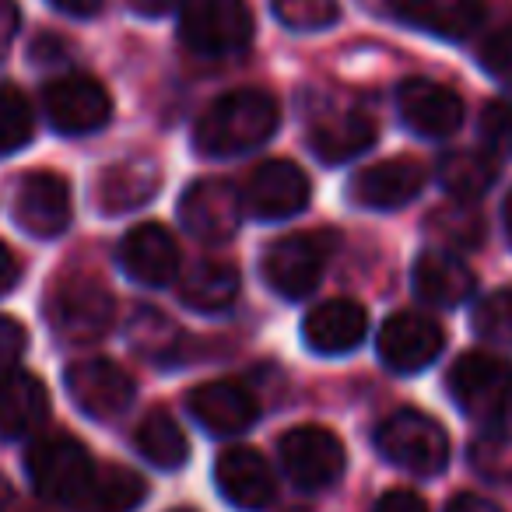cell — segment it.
I'll list each match as a JSON object with an SVG mask.
<instances>
[{
  "label": "cell",
  "mask_w": 512,
  "mask_h": 512,
  "mask_svg": "<svg viewBox=\"0 0 512 512\" xmlns=\"http://www.w3.org/2000/svg\"><path fill=\"white\" fill-rule=\"evenodd\" d=\"M278 123L281 109L274 95L260 92V88H239L204 109L197 130H193V144L211 158L246 155L271 141Z\"/></svg>",
  "instance_id": "obj_1"
},
{
  "label": "cell",
  "mask_w": 512,
  "mask_h": 512,
  "mask_svg": "<svg viewBox=\"0 0 512 512\" xmlns=\"http://www.w3.org/2000/svg\"><path fill=\"white\" fill-rule=\"evenodd\" d=\"M376 449L383 460H390L393 467L407 470L414 477H435L449 463L446 428L428 414L411 411V407L390 414L376 428Z\"/></svg>",
  "instance_id": "obj_2"
},
{
  "label": "cell",
  "mask_w": 512,
  "mask_h": 512,
  "mask_svg": "<svg viewBox=\"0 0 512 512\" xmlns=\"http://www.w3.org/2000/svg\"><path fill=\"white\" fill-rule=\"evenodd\" d=\"M449 393L481 425L512 421V365L484 351H467L449 372Z\"/></svg>",
  "instance_id": "obj_3"
},
{
  "label": "cell",
  "mask_w": 512,
  "mask_h": 512,
  "mask_svg": "<svg viewBox=\"0 0 512 512\" xmlns=\"http://www.w3.org/2000/svg\"><path fill=\"white\" fill-rule=\"evenodd\" d=\"M337 249L334 232H292L278 239L264 256V281L281 299H306L316 292L330 256Z\"/></svg>",
  "instance_id": "obj_4"
},
{
  "label": "cell",
  "mask_w": 512,
  "mask_h": 512,
  "mask_svg": "<svg viewBox=\"0 0 512 512\" xmlns=\"http://www.w3.org/2000/svg\"><path fill=\"white\" fill-rule=\"evenodd\" d=\"M25 467H29L32 488H36L46 502L74 509L78 498L85 495V488L92 484L99 463L92 460V453H88L74 435H46V439H39L36 446L29 449Z\"/></svg>",
  "instance_id": "obj_5"
},
{
  "label": "cell",
  "mask_w": 512,
  "mask_h": 512,
  "mask_svg": "<svg viewBox=\"0 0 512 512\" xmlns=\"http://www.w3.org/2000/svg\"><path fill=\"white\" fill-rule=\"evenodd\" d=\"M179 36L200 57H228L253 39V15L246 0H183Z\"/></svg>",
  "instance_id": "obj_6"
},
{
  "label": "cell",
  "mask_w": 512,
  "mask_h": 512,
  "mask_svg": "<svg viewBox=\"0 0 512 512\" xmlns=\"http://www.w3.org/2000/svg\"><path fill=\"white\" fill-rule=\"evenodd\" d=\"M50 327L67 344H92L109 334L116 320V299L95 278H67L50 295Z\"/></svg>",
  "instance_id": "obj_7"
},
{
  "label": "cell",
  "mask_w": 512,
  "mask_h": 512,
  "mask_svg": "<svg viewBox=\"0 0 512 512\" xmlns=\"http://www.w3.org/2000/svg\"><path fill=\"white\" fill-rule=\"evenodd\" d=\"M43 109L53 130L67 137L95 134L113 120V99H109L106 85L88 74H64V78L50 81L43 92Z\"/></svg>",
  "instance_id": "obj_8"
},
{
  "label": "cell",
  "mask_w": 512,
  "mask_h": 512,
  "mask_svg": "<svg viewBox=\"0 0 512 512\" xmlns=\"http://www.w3.org/2000/svg\"><path fill=\"white\" fill-rule=\"evenodd\" d=\"M278 453L292 484H299L306 491L330 488L344 474V463H348L341 439L320 425H299L292 432H285Z\"/></svg>",
  "instance_id": "obj_9"
},
{
  "label": "cell",
  "mask_w": 512,
  "mask_h": 512,
  "mask_svg": "<svg viewBox=\"0 0 512 512\" xmlns=\"http://www.w3.org/2000/svg\"><path fill=\"white\" fill-rule=\"evenodd\" d=\"M309 197H313V186L306 172L288 158H271L249 172L242 204L260 221H285L306 211Z\"/></svg>",
  "instance_id": "obj_10"
},
{
  "label": "cell",
  "mask_w": 512,
  "mask_h": 512,
  "mask_svg": "<svg viewBox=\"0 0 512 512\" xmlns=\"http://www.w3.org/2000/svg\"><path fill=\"white\" fill-rule=\"evenodd\" d=\"M67 397L74 400L78 411H85L95 421H113L134 404V379L109 358H85L74 362L64 372Z\"/></svg>",
  "instance_id": "obj_11"
},
{
  "label": "cell",
  "mask_w": 512,
  "mask_h": 512,
  "mask_svg": "<svg viewBox=\"0 0 512 512\" xmlns=\"http://www.w3.org/2000/svg\"><path fill=\"white\" fill-rule=\"evenodd\" d=\"M376 348L386 369L400 372V376H411V372L428 369L442 355L446 337H442V327L435 320L407 309V313H397L383 323V330L376 337Z\"/></svg>",
  "instance_id": "obj_12"
},
{
  "label": "cell",
  "mask_w": 512,
  "mask_h": 512,
  "mask_svg": "<svg viewBox=\"0 0 512 512\" xmlns=\"http://www.w3.org/2000/svg\"><path fill=\"white\" fill-rule=\"evenodd\" d=\"M242 193L225 179H200V183L186 186L183 200H179V221L190 235L207 242H225L239 232L242 225Z\"/></svg>",
  "instance_id": "obj_13"
},
{
  "label": "cell",
  "mask_w": 512,
  "mask_h": 512,
  "mask_svg": "<svg viewBox=\"0 0 512 512\" xmlns=\"http://www.w3.org/2000/svg\"><path fill=\"white\" fill-rule=\"evenodd\" d=\"M11 214L36 239H57L71 225V186L57 172H29L18 179Z\"/></svg>",
  "instance_id": "obj_14"
},
{
  "label": "cell",
  "mask_w": 512,
  "mask_h": 512,
  "mask_svg": "<svg viewBox=\"0 0 512 512\" xmlns=\"http://www.w3.org/2000/svg\"><path fill=\"white\" fill-rule=\"evenodd\" d=\"M428 172L418 158H386V162L365 165L351 176L348 197L358 207H372V211H397V207L411 204L425 186Z\"/></svg>",
  "instance_id": "obj_15"
},
{
  "label": "cell",
  "mask_w": 512,
  "mask_h": 512,
  "mask_svg": "<svg viewBox=\"0 0 512 512\" xmlns=\"http://www.w3.org/2000/svg\"><path fill=\"white\" fill-rule=\"evenodd\" d=\"M214 484L221 498L239 512H260L274 502V470L249 446H232L214 463Z\"/></svg>",
  "instance_id": "obj_16"
},
{
  "label": "cell",
  "mask_w": 512,
  "mask_h": 512,
  "mask_svg": "<svg viewBox=\"0 0 512 512\" xmlns=\"http://www.w3.org/2000/svg\"><path fill=\"white\" fill-rule=\"evenodd\" d=\"M400 120L421 137H453L463 123V102L439 81L411 78L397 88Z\"/></svg>",
  "instance_id": "obj_17"
},
{
  "label": "cell",
  "mask_w": 512,
  "mask_h": 512,
  "mask_svg": "<svg viewBox=\"0 0 512 512\" xmlns=\"http://www.w3.org/2000/svg\"><path fill=\"white\" fill-rule=\"evenodd\" d=\"M120 267L130 281L137 285L162 288L179 274V246L172 239L169 228L144 221V225L130 228L120 242Z\"/></svg>",
  "instance_id": "obj_18"
},
{
  "label": "cell",
  "mask_w": 512,
  "mask_h": 512,
  "mask_svg": "<svg viewBox=\"0 0 512 512\" xmlns=\"http://www.w3.org/2000/svg\"><path fill=\"white\" fill-rule=\"evenodd\" d=\"M190 414L211 435H239L260 418L256 397L235 379H211L190 390Z\"/></svg>",
  "instance_id": "obj_19"
},
{
  "label": "cell",
  "mask_w": 512,
  "mask_h": 512,
  "mask_svg": "<svg viewBox=\"0 0 512 512\" xmlns=\"http://www.w3.org/2000/svg\"><path fill=\"white\" fill-rule=\"evenodd\" d=\"M376 144V123L365 109L337 106L327 109L320 120L309 127V148L327 165H341L365 155Z\"/></svg>",
  "instance_id": "obj_20"
},
{
  "label": "cell",
  "mask_w": 512,
  "mask_h": 512,
  "mask_svg": "<svg viewBox=\"0 0 512 512\" xmlns=\"http://www.w3.org/2000/svg\"><path fill=\"white\" fill-rule=\"evenodd\" d=\"M162 190V169L151 158H120L99 172L95 183V204L102 214H127L155 200Z\"/></svg>",
  "instance_id": "obj_21"
},
{
  "label": "cell",
  "mask_w": 512,
  "mask_h": 512,
  "mask_svg": "<svg viewBox=\"0 0 512 512\" xmlns=\"http://www.w3.org/2000/svg\"><path fill=\"white\" fill-rule=\"evenodd\" d=\"M414 295L435 309H456L474 295V271L449 249H425L411 271Z\"/></svg>",
  "instance_id": "obj_22"
},
{
  "label": "cell",
  "mask_w": 512,
  "mask_h": 512,
  "mask_svg": "<svg viewBox=\"0 0 512 512\" xmlns=\"http://www.w3.org/2000/svg\"><path fill=\"white\" fill-rule=\"evenodd\" d=\"M369 334V316L355 299H330L302 320V337L316 355H348Z\"/></svg>",
  "instance_id": "obj_23"
},
{
  "label": "cell",
  "mask_w": 512,
  "mask_h": 512,
  "mask_svg": "<svg viewBox=\"0 0 512 512\" xmlns=\"http://www.w3.org/2000/svg\"><path fill=\"white\" fill-rule=\"evenodd\" d=\"M50 414V393L43 379L32 372H0V435L4 439H22L36 432Z\"/></svg>",
  "instance_id": "obj_24"
},
{
  "label": "cell",
  "mask_w": 512,
  "mask_h": 512,
  "mask_svg": "<svg viewBox=\"0 0 512 512\" xmlns=\"http://www.w3.org/2000/svg\"><path fill=\"white\" fill-rule=\"evenodd\" d=\"M393 11L439 39H467L481 25V0H393Z\"/></svg>",
  "instance_id": "obj_25"
},
{
  "label": "cell",
  "mask_w": 512,
  "mask_h": 512,
  "mask_svg": "<svg viewBox=\"0 0 512 512\" xmlns=\"http://www.w3.org/2000/svg\"><path fill=\"white\" fill-rule=\"evenodd\" d=\"M148 498V484L130 467H95L92 484L78 498L74 512H134Z\"/></svg>",
  "instance_id": "obj_26"
},
{
  "label": "cell",
  "mask_w": 512,
  "mask_h": 512,
  "mask_svg": "<svg viewBox=\"0 0 512 512\" xmlns=\"http://www.w3.org/2000/svg\"><path fill=\"white\" fill-rule=\"evenodd\" d=\"M179 299L197 313H225L239 299V271L232 264H221V260L197 264L179 281Z\"/></svg>",
  "instance_id": "obj_27"
},
{
  "label": "cell",
  "mask_w": 512,
  "mask_h": 512,
  "mask_svg": "<svg viewBox=\"0 0 512 512\" xmlns=\"http://www.w3.org/2000/svg\"><path fill=\"white\" fill-rule=\"evenodd\" d=\"M439 183L460 204H474L484 193L495 186L498 179V165L495 158L481 155V151H449L439 158Z\"/></svg>",
  "instance_id": "obj_28"
},
{
  "label": "cell",
  "mask_w": 512,
  "mask_h": 512,
  "mask_svg": "<svg viewBox=\"0 0 512 512\" xmlns=\"http://www.w3.org/2000/svg\"><path fill=\"white\" fill-rule=\"evenodd\" d=\"M134 446L144 460H151L162 470H179L186 460H190V442H186V432L176 425L169 411H151L148 418L137 425Z\"/></svg>",
  "instance_id": "obj_29"
},
{
  "label": "cell",
  "mask_w": 512,
  "mask_h": 512,
  "mask_svg": "<svg viewBox=\"0 0 512 512\" xmlns=\"http://www.w3.org/2000/svg\"><path fill=\"white\" fill-rule=\"evenodd\" d=\"M127 337H130V348L137 355L151 358V362H169V358L179 355V344H183V330L169 316H162L158 309L148 306L134 309V316L127 323Z\"/></svg>",
  "instance_id": "obj_30"
},
{
  "label": "cell",
  "mask_w": 512,
  "mask_h": 512,
  "mask_svg": "<svg viewBox=\"0 0 512 512\" xmlns=\"http://www.w3.org/2000/svg\"><path fill=\"white\" fill-rule=\"evenodd\" d=\"M428 232L446 249H477L484 242V235H488V228H484V214L474 204L456 200V204L435 207L428 214Z\"/></svg>",
  "instance_id": "obj_31"
},
{
  "label": "cell",
  "mask_w": 512,
  "mask_h": 512,
  "mask_svg": "<svg viewBox=\"0 0 512 512\" xmlns=\"http://www.w3.org/2000/svg\"><path fill=\"white\" fill-rule=\"evenodd\" d=\"M36 134V116L18 88H0V155H15Z\"/></svg>",
  "instance_id": "obj_32"
},
{
  "label": "cell",
  "mask_w": 512,
  "mask_h": 512,
  "mask_svg": "<svg viewBox=\"0 0 512 512\" xmlns=\"http://www.w3.org/2000/svg\"><path fill=\"white\" fill-rule=\"evenodd\" d=\"M470 467L491 484H512V432H484L470 442Z\"/></svg>",
  "instance_id": "obj_33"
},
{
  "label": "cell",
  "mask_w": 512,
  "mask_h": 512,
  "mask_svg": "<svg viewBox=\"0 0 512 512\" xmlns=\"http://www.w3.org/2000/svg\"><path fill=\"white\" fill-rule=\"evenodd\" d=\"M274 18L292 32H323L341 18L337 0H274Z\"/></svg>",
  "instance_id": "obj_34"
},
{
  "label": "cell",
  "mask_w": 512,
  "mask_h": 512,
  "mask_svg": "<svg viewBox=\"0 0 512 512\" xmlns=\"http://www.w3.org/2000/svg\"><path fill=\"white\" fill-rule=\"evenodd\" d=\"M474 330L491 344L512 348V288L484 295L474 309Z\"/></svg>",
  "instance_id": "obj_35"
},
{
  "label": "cell",
  "mask_w": 512,
  "mask_h": 512,
  "mask_svg": "<svg viewBox=\"0 0 512 512\" xmlns=\"http://www.w3.org/2000/svg\"><path fill=\"white\" fill-rule=\"evenodd\" d=\"M481 134H484V141H488V148L512 158V99H498L484 109Z\"/></svg>",
  "instance_id": "obj_36"
},
{
  "label": "cell",
  "mask_w": 512,
  "mask_h": 512,
  "mask_svg": "<svg viewBox=\"0 0 512 512\" xmlns=\"http://www.w3.org/2000/svg\"><path fill=\"white\" fill-rule=\"evenodd\" d=\"M481 67L491 81H498V85L512 92V29L495 32V36L484 43Z\"/></svg>",
  "instance_id": "obj_37"
},
{
  "label": "cell",
  "mask_w": 512,
  "mask_h": 512,
  "mask_svg": "<svg viewBox=\"0 0 512 512\" xmlns=\"http://www.w3.org/2000/svg\"><path fill=\"white\" fill-rule=\"evenodd\" d=\"M25 344H29V337H25L22 323L0 313V372L15 369L18 358L25 355Z\"/></svg>",
  "instance_id": "obj_38"
},
{
  "label": "cell",
  "mask_w": 512,
  "mask_h": 512,
  "mask_svg": "<svg viewBox=\"0 0 512 512\" xmlns=\"http://www.w3.org/2000/svg\"><path fill=\"white\" fill-rule=\"evenodd\" d=\"M372 512H428V505H425V498L414 495V491L397 488V491H386V495L372 505Z\"/></svg>",
  "instance_id": "obj_39"
},
{
  "label": "cell",
  "mask_w": 512,
  "mask_h": 512,
  "mask_svg": "<svg viewBox=\"0 0 512 512\" xmlns=\"http://www.w3.org/2000/svg\"><path fill=\"white\" fill-rule=\"evenodd\" d=\"M18 32V8L15 0H0V57L8 53L11 39H15Z\"/></svg>",
  "instance_id": "obj_40"
},
{
  "label": "cell",
  "mask_w": 512,
  "mask_h": 512,
  "mask_svg": "<svg viewBox=\"0 0 512 512\" xmlns=\"http://www.w3.org/2000/svg\"><path fill=\"white\" fill-rule=\"evenodd\" d=\"M18 274H22V267H18V256L11 253L4 242H0V295H8L11 288L18 285Z\"/></svg>",
  "instance_id": "obj_41"
},
{
  "label": "cell",
  "mask_w": 512,
  "mask_h": 512,
  "mask_svg": "<svg viewBox=\"0 0 512 512\" xmlns=\"http://www.w3.org/2000/svg\"><path fill=\"white\" fill-rule=\"evenodd\" d=\"M446 512H502L491 498L481 495H456L453 502L446 505Z\"/></svg>",
  "instance_id": "obj_42"
},
{
  "label": "cell",
  "mask_w": 512,
  "mask_h": 512,
  "mask_svg": "<svg viewBox=\"0 0 512 512\" xmlns=\"http://www.w3.org/2000/svg\"><path fill=\"white\" fill-rule=\"evenodd\" d=\"M50 4L71 18H92V15H99V8H102V0H50Z\"/></svg>",
  "instance_id": "obj_43"
},
{
  "label": "cell",
  "mask_w": 512,
  "mask_h": 512,
  "mask_svg": "<svg viewBox=\"0 0 512 512\" xmlns=\"http://www.w3.org/2000/svg\"><path fill=\"white\" fill-rule=\"evenodd\" d=\"M502 218H505V235H509V242H512V190H509V197H505Z\"/></svg>",
  "instance_id": "obj_44"
},
{
  "label": "cell",
  "mask_w": 512,
  "mask_h": 512,
  "mask_svg": "<svg viewBox=\"0 0 512 512\" xmlns=\"http://www.w3.org/2000/svg\"><path fill=\"white\" fill-rule=\"evenodd\" d=\"M176 512H190V509H176Z\"/></svg>",
  "instance_id": "obj_45"
}]
</instances>
